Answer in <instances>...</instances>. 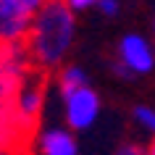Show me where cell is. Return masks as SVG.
I'll return each mask as SVG.
<instances>
[{
	"label": "cell",
	"instance_id": "1",
	"mask_svg": "<svg viewBox=\"0 0 155 155\" xmlns=\"http://www.w3.org/2000/svg\"><path fill=\"white\" fill-rule=\"evenodd\" d=\"M74 34H76L74 8L66 0H48L34 13L24 40L34 68H42L48 74L58 68V63L68 55L74 45Z\"/></svg>",
	"mask_w": 155,
	"mask_h": 155
},
{
	"label": "cell",
	"instance_id": "2",
	"mask_svg": "<svg viewBox=\"0 0 155 155\" xmlns=\"http://www.w3.org/2000/svg\"><path fill=\"white\" fill-rule=\"evenodd\" d=\"M34 71V63L26 53L24 42H3L0 40V124L11 131L16 142V153H24V145L13 126V103L18 90L24 87L29 74Z\"/></svg>",
	"mask_w": 155,
	"mask_h": 155
},
{
	"label": "cell",
	"instance_id": "3",
	"mask_svg": "<svg viewBox=\"0 0 155 155\" xmlns=\"http://www.w3.org/2000/svg\"><path fill=\"white\" fill-rule=\"evenodd\" d=\"M45 90H48V71L34 68L16 95L13 126H16V134L21 139L24 150L29 147L26 142L37 139V124H40V113H42V105H45Z\"/></svg>",
	"mask_w": 155,
	"mask_h": 155
},
{
	"label": "cell",
	"instance_id": "4",
	"mask_svg": "<svg viewBox=\"0 0 155 155\" xmlns=\"http://www.w3.org/2000/svg\"><path fill=\"white\" fill-rule=\"evenodd\" d=\"M63 108H66V124L74 131H82L95 124L100 113V97L90 84H82L68 95H63Z\"/></svg>",
	"mask_w": 155,
	"mask_h": 155
},
{
	"label": "cell",
	"instance_id": "5",
	"mask_svg": "<svg viewBox=\"0 0 155 155\" xmlns=\"http://www.w3.org/2000/svg\"><path fill=\"white\" fill-rule=\"evenodd\" d=\"M118 61H121L134 76H142V74L153 71L155 50H153V45H150L145 37H139V34H126V37L118 42Z\"/></svg>",
	"mask_w": 155,
	"mask_h": 155
},
{
	"label": "cell",
	"instance_id": "6",
	"mask_svg": "<svg viewBox=\"0 0 155 155\" xmlns=\"http://www.w3.org/2000/svg\"><path fill=\"white\" fill-rule=\"evenodd\" d=\"M32 13H26L13 0H0V40L3 42H24L32 26Z\"/></svg>",
	"mask_w": 155,
	"mask_h": 155
},
{
	"label": "cell",
	"instance_id": "7",
	"mask_svg": "<svg viewBox=\"0 0 155 155\" xmlns=\"http://www.w3.org/2000/svg\"><path fill=\"white\" fill-rule=\"evenodd\" d=\"M34 142L40 147V153H45V155H76V150H79L74 134L66 129H48Z\"/></svg>",
	"mask_w": 155,
	"mask_h": 155
},
{
	"label": "cell",
	"instance_id": "8",
	"mask_svg": "<svg viewBox=\"0 0 155 155\" xmlns=\"http://www.w3.org/2000/svg\"><path fill=\"white\" fill-rule=\"evenodd\" d=\"M58 92H61V97L63 95H68L71 90H76V87H82V84H87V74L79 68V66H66L63 71L58 74Z\"/></svg>",
	"mask_w": 155,
	"mask_h": 155
},
{
	"label": "cell",
	"instance_id": "9",
	"mask_svg": "<svg viewBox=\"0 0 155 155\" xmlns=\"http://www.w3.org/2000/svg\"><path fill=\"white\" fill-rule=\"evenodd\" d=\"M134 118H137V124L142 129H147L155 137V108H147V105L134 108Z\"/></svg>",
	"mask_w": 155,
	"mask_h": 155
},
{
	"label": "cell",
	"instance_id": "10",
	"mask_svg": "<svg viewBox=\"0 0 155 155\" xmlns=\"http://www.w3.org/2000/svg\"><path fill=\"white\" fill-rule=\"evenodd\" d=\"M0 153H16V142L3 124H0Z\"/></svg>",
	"mask_w": 155,
	"mask_h": 155
},
{
	"label": "cell",
	"instance_id": "11",
	"mask_svg": "<svg viewBox=\"0 0 155 155\" xmlns=\"http://www.w3.org/2000/svg\"><path fill=\"white\" fill-rule=\"evenodd\" d=\"M97 8H100V13H103V16H116V13H118V8H121V5H118V0H97Z\"/></svg>",
	"mask_w": 155,
	"mask_h": 155
},
{
	"label": "cell",
	"instance_id": "12",
	"mask_svg": "<svg viewBox=\"0 0 155 155\" xmlns=\"http://www.w3.org/2000/svg\"><path fill=\"white\" fill-rule=\"evenodd\" d=\"M13 3H18V5H21V8L26 11V13H37V11L42 8V5H45V3H48V0H13Z\"/></svg>",
	"mask_w": 155,
	"mask_h": 155
},
{
	"label": "cell",
	"instance_id": "13",
	"mask_svg": "<svg viewBox=\"0 0 155 155\" xmlns=\"http://www.w3.org/2000/svg\"><path fill=\"white\" fill-rule=\"evenodd\" d=\"M68 5L74 8V13H79V11H87L92 5H97V0H66Z\"/></svg>",
	"mask_w": 155,
	"mask_h": 155
},
{
	"label": "cell",
	"instance_id": "14",
	"mask_svg": "<svg viewBox=\"0 0 155 155\" xmlns=\"http://www.w3.org/2000/svg\"><path fill=\"white\" fill-rule=\"evenodd\" d=\"M147 153H150V155H155V137H153V142L147 145Z\"/></svg>",
	"mask_w": 155,
	"mask_h": 155
}]
</instances>
